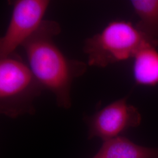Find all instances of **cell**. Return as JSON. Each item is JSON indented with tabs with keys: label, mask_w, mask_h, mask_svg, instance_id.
Here are the masks:
<instances>
[{
	"label": "cell",
	"mask_w": 158,
	"mask_h": 158,
	"mask_svg": "<svg viewBox=\"0 0 158 158\" xmlns=\"http://www.w3.org/2000/svg\"><path fill=\"white\" fill-rule=\"evenodd\" d=\"M61 28L54 21H44L40 28L23 44L29 67L44 89L51 91L60 107H71L70 89L74 78L83 73L84 63L70 60L55 43Z\"/></svg>",
	"instance_id": "6da1fadb"
},
{
	"label": "cell",
	"mask_w": 158,
	"mask_h": 158,
	"mask_svg": "<svg viewBox=\"0 0 158 158\" xmlns=\"http://www.w3.org/2000/svg\"><path fill=\"white\" fill-rule=\"evenodd\" d=\"M13 54L0 60V111L15 118L34 114L33 102L44 87L29 66Z\"/></svg>",
	"instance_id": "7a4b0ae2"
},
{
	"label": "cell",
	"mask_w": 158,
	"mask_h": 158,
	"mask_svg": "<svg viewBox=\"0 0 158 158\" xmlns=\"http://www.w3.org/2000/svg\"><path fill=\"white\" fill-rule=\"evenodd\" d=\"M147 44L136 25L125 21H114L100 33L85 40L83 51L88 57L89 65L105 68L133 58Z\"/></svg>",
	"instance_id": "3957f363"
},
{
	"label": "cell",
	"mask_w": 158,
	"mask_h": 158,
	"mask_svg": "<svg viewBox=\"0 0 158 158\" xmlns=\"http://www.w3.org/2000/svg\"><path fill=\"white\" fill-rule=\"evenodd\" d=\"M50 2L47 0H19L14 3L11 20L0 40V57L14 51L38 30L44 20Z\"/></svg>",
	"instance_id": "277c9868"
},
{
	"label": "cell",
	"mask_w": 158,
	"mask_h": 158,
	"mask_svg": "<svg viewBox=\"0 0 158 158\" xmlns=\"http://www.w3.org/2000/svg\"><path fill=\"white\" fill-rule=\"evenodd\" d=\"M141 115L138 109L123 98L108 104L87 120L89 139L94 137L106 141L119 136L130 128L141 123Z\"/></svg>",
	"instance_id": "5b68a950"
},
{
	"label": "cell",
	"mask_w": 158,
	"mask_h": 158,
	"mask_svg": "<svg viewBox=\"0 0 158 158\" xmlns=\"http://www.w3.org/2000/svg\"><path fill=\"white\" fill-rule=\"evenodd\" d=\"M93 158H158V149L142 147L118 136L104 141Z\"/></svg>",
	"instance_id": "8992f818"
},
{
	"label": "cell",
	"mask_w": 158,
	"mask_h": 158,
	"mask_svg": "<svg viewBox=\"0 0 158 158\" xmlns=\"http://www.w3.org/2000/svg\"><path fill=\"white\" fill-rule=\"evenodd\" d=\"M132 73L136 84L143 86L158 85V51L147 44L133 57Z\"/></svg>",
	"instance_id": "52a82bcc"
},
{
	"label": "cell",
	"mask_w": 158,
	"mask_h": 158,
	"mask_svg": "<svg viewBox=\"0 0 158 158\" xmlns=\"http://www.w3.org/2000/svg\"><path fill=\"white\" fill-rule=\"evenodd\" d=\"M131 3L138 18L137 28L147 43L158 46V0H133Z\"/></svg>",
	"instance_id": "ba28073f"
}]
</instances>
